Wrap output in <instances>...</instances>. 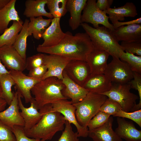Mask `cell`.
<instances>
[{"mask_svg": "<svg viewBox=\"0 0 141 141\" xmlns=\"http://www.w3.org/2000/svg\"><path fill=\"white\" fill-rule=\"evenodd\" d=\"M7 103L6 101L0 97V112L3 111L6 107Z\"/></svg>", "mask_w": 141, "mask_h": 141, "instance_id": "obj_46", "label": "cell"}, {"mask_svg": "<svg viewBox=\"0 0 141 141\" xmlns=\"http://www.w3.org/2000/svg\"><path fill=\"white\" fill-rule=\"evenodd\" d=\"M112 84L104 74H90L82 87L89 92L101 94L109 90Z\"/></svg>", "mask_w": 141, "mask_h": 141, "instance_id": "obj_21", "label": "cell"}, {"mask_svg": "<svg viewBox=\"0 0 141 141\" xmlns=\"http://www.w3.org/2000/svg\"><path fill=\"white\" fill-rule=\"evenodd\" d=\"M9 74L17 86V89L25 99V103H30L33 98L32 96L31 90L41 80L35 79L26 75L22 72L10 70Z\"/></svg>", "mask_w": 141, "mask_h": 141, "instance_id": "obj_11", "label": "cell"}, {"mask_svg": "<svg viewBox=\"0 0 141 141\" xmlns=\"http://www.w3.org/2000/svg\"><path fill=\"white\" fill-rule=\"evenodd\" d=\"M65 87L62 80L55 77L47 78L36 84L31 93L34 96L38 109L46 104L67 99L62 93Z\"/></svg>", "mask_w": 141, "mask_h": 141, "instance_id": "obj_3", "label": "cell"}, {"mask_svg": "<svg viewBox=\"0 0 141 141\" xmlns=\"http://www.w3.org/2000/svg\"><path fill=\"white\" fill-rule=\"evenodd\" d=\"M60 18H53L49 26L45 30L42 38L44 41L39 45L42 46L48 47L58 44L64 38L65 33L62 30L60 25Z\"/></svg>", "mask_w": 141, "mask_h": 141, "instance_id": "obj_18", "label": "cell"}, {"mask_svg": "<svg viewBox=\"0 0 141 141\" xmlns=\"http://www.w3.org/2000/svg\"><path fill=\"white\" fill-rule=\"evenodd\" d=\"M11 131L15 135L16 141H39L40 140L27 137L25 134L22 127L14 126Z\"/></svg>", "mask_w": 141, "mask_h": 141, "instance_id": "obj_41", "label": "cell"}, {"mask_svg": "<svg viewBox=\"0 0 141 141\" xmlns=\"http://www.w3.org/2000/svg\"><path fill=\"white\" fill-rule=\"evenodd\" d=\"M87 0H67L66 9L70 14L69 24L72 30L74 31L80 26L83 11Z\"/></svg>", "mask_w": 141, "mask_h": 141, "instance_id": "obj_23", "label": "cell"}, {"mask_svg": "<svg viewBox=\"0 0 141 141\" xmlns=\"http://www.w3.org/2000/svg\"><path fill=\"white\" fill-rule=\"evenodd\" d=\"M9 105L5 110L0 112V121L11 130L15 126L24 127L25 123L19 111L17 92L16 90L14 98Z\"/></svg>", "mask_w": 141, "mask_h": 141, "instance_id": "obj_13", "label": "cell"}, {"mask_svg": "<svg viewBox=\"0 0 141 141\" xmlns=\"http://www.w3.org/2000/svg\"><path fill=\"white\" fill-rule=\"evenodd\" d=\"M16 0H10L6 5L0 9V34L8 28L12 21H19L21 19L15 8Z\"/></svg>", "mask_w": 141, "mask_h": 141, "instance_id": "obj_26", "label": "cell"}, {"mask_svg": "<svg viewBox=\"0 0 141 141\" xmlns=\"http://www.w3.org/2000/svg\"><path fill=\"white\" fill-rule=\"evenodd\" d=\"M77 132L73 131L71 124L66 121L64 131L58 141H79Z\"/></svg>", "mask_w": 141, "mask_h": 141, "instance_id": "obj_36", "label": "cell"}, {"mask_svg": "<svg viewBox=\"0 0 141 141\" xmlns=\"http://www.w3.org/2000/svg\"><path fill=\"white\" fill-rule=\"evenodd\" d=\"M118 42H141V24L121 26L112 31Z\"/></svg>", "mask_w": 141, "mask_h": 141, "instance_id": "obj_22", "label": "cell"}, {"mask_svg": "<svg viewBox=\"0 0 141 141\" xmlns=\"http://www.w3.org/2000/svg\"><path fill=\"white\" fill-rule=\"evenodd\" d=\"M52 104L54 110L61 113L66 121L75 126L79 137L86 138L88 136V128L82 126L78 123L75 115V108L71 101L62 100Z\"/></svg>", "mask_w": 141, "mask_h": 141, "instance_id": "obj_9", "label": "cell"}, {"mask_svg": "<svg viewBox=\"0 0 141 141\" xmlns=\"http://www.w3.org/2000/svg\"><path fill=\"white\" fill-rule=\"evenodd\" d=\"M96 0H87L81 15V23H89L96 28L101 25L113 31V25L109 21V17L105 12L99 9L97 6Z\"/></svg>", "mask_w": 141, "mask_h": 141, "instance_id": "obj_8", "label": "cell"}, {"mask_svg": "<svg viewBox=\"0 0 141 141\" xmlns=\"http://www.w3.org/2000/svg\"><path fill=\"white\" fill-rule=\"evenodd\" d=\"M0 141H16L11 130L0 121Z\"/></svg>", "mask_w": 141, "mask_h": 141, "instance_id": "obj_40", "label": "cell"}, {"mask_svg": "<svg viewBox=\"0 0 141 141\" xmlns=\"http://www.w3.org/2000/svg\"><path fill=\"white\" fill-rule=\"evenodd\" d=\"M24 22L13 21L12 25L0 36V47L5 45H13L22 27Z\"/></svg>", "mask_w": 141, "mask_h": 141, "instance_id": "obj_28", "label": "cell"}, {"mask_svg": "<svg viewBox=\"0 0 141 141\" xmlns=\"http://www.w3.org/2000/svg\"><path fill=\"white\" fill-rule=\"evenodd\" d=\"M109 55L105 51L95 48L87 55L86 61L90 67L91 74H104Z\"/></svg>", "mask_w": 141, "mask_h": 141, "instance_id": "obj_17", "label": "cell"}, {"mask_svg": "<svg viewBox=\"0 0 141 141\" xmlns=\"http://www.w3.org/2000/svg\"><path fill=\"white\" fill-rule=\"evenodd\" d=\"M109 15L112 24L117 21H124L125 17H134L138 14L135 5L132 2H127L123 6L111 8L105 11Z\"/></svg>", "mask_w": 141, "mask_h": 141, "instance_id": "obj_24", "label": "cell"}, {"mask_svg": "<svg viewBox=\"0 0 141 141\" xmlns=\"http://www.w3.org/2000/svg\"><path fill=\"white\" fill-rule=\"evenodd\" d=\"M94 48L90 37L85 32L73 35L68 31L65 33L64 38L57 45L44 47L39 45L36 50L39 53L56 55L70 61H86L87 55Z\"/></svg>", "mask_w": 141, "mask_h": 141, "instance_id": "obj_1", "label": "cell"}, {"mask_svg": "<svg viewBox=\"0 0 141 141\" xmlns=\"http://www.w3.org/2000/svg\"><path fill=\"white\" fill-rule=\"evenodd\" d=\"M44 55L39 53L26 58V69L29 71L43 64Z\"/></svg>", "mask_w": 141, "mask_h": 141, "instance_id": "obj_37", "label": "cell"}, {"mask_svg": "<svg viewBox=\"0 0 141 141\" xmlns=\"http://www.w3.org/2000/svg\"><path fill=\"white\" fill-rule=\"evenodd\" d=\"M67 0H47L46 4L49 12L54 18H61L67 12L66 4Z\"/></svg>", "mask_w": 141, "mask_h": 141, "instance_id": "obj_31", "label": "cell"}, {"mask_svg": "<svg viewBox=\"0 0 141 141\" xmlns=\"http://www.w3.org/2000/svg\"><path fill=\"white\" fill-rule=\"evenodd\" d=\"M107 98L103 95L89 92L81 101L73 104L76 108L75 115L79 125L87 127L89 121L99 111Z\"/></svg>", "mask_w": 141, "mask_h": 141, "instance_id": "obj_5", "label": "cell"}, {"mask_svg": "<svg viewBox=\"0 0 141 141\" xmlns=\"http://www.w3.org/2000/svg\"><path fill=\"white\" fill-rule=\"evenodd\" d=\"M52 19H44L42 16L30 18L28 25V30L30 36L33 35L36 39L42 38L43 33L49 26Z\"/></svg>", "mask_w": 141, "mask_h": 141, "instance_id": "obj_27", "label": "cell"}, {"mask_svg": "<svg viewBox=\"0 0 141 141\" xmlns=\"http://www.w3.org/2000/svg\"><path fill=\"white\" fill-rule=\"evenodd\" d=\"M64 70L71 79L82 86L91 74L88 63L82 60L70 61Z\"/></svg>", "mask_w": 141, "mask_h": 141, "instance_id": "obj_12", "label": "cell"}, {"mask_svg": "<svg viewBox=\"0 0 141 141\" xmlns=\"http://www.w3.org/2000/svg\"><path fill=\"white\" fill-rule=\"evenodd\" d=\"M47 70L46 66L43 64L29 70L27 76L35 79L42 80Z\"/></svg>", "mask_w": 141, "mask_h": 141, "instance_id": "obj_42", "label": "cell"}, {"mask_svg": "<svg viewBox=\"0 0 141 141\" xmlns=\"http://www.w3.org/2000/svg\"><path fill=\"white\" fill-rule=\"evenodd\" d=\"M62 74L63 79L62 81L65 86L62 91L63 95L67 99H70L73 104L81 101L89 91L71 79L64 70Z\"/></svg>", "mask_w": 141, "mask_h": 141, "instance_id": "obj_16", "label": "cell"}, {"mask_svg": "<svg viewBox=\"0 0 141 141\" xmlns=\"http://www.w3.org/2000/svg\"><path fill=\"white\" fill-rule=\"evenodd\" d=\"M39 141H45V140L43 139H40Z\"/></svg>", "mask_w": 141, "mask_h": 141, "instance_id": "obj_49", "label": "cell"}, {"mask_svg": "<svg viewBox=\"0 0 141 141\" xmlns=\"http://www.w3.org/2000/svg\"><path fill=\"white\" fill-rule=\"evenodd\" d=\"M121 108L118 102L108 98L101 106L99 111L113 116Z\"/></svg>", "mask_w": 141, "mask_h": 141, "instance_id": "obj_35", "label": "cell"}, {"mask_svg": "<svg viewBox=\"0 0 141 141\" xmlns=\"http://www.w3.org/2000/svg\"><path fill=\"white\" fill-rule=\"evenodd\" d=\"M118 126L115 132L121 139L126 141H141V131L136 128L133 122L117 117Z\"/></svg>", "mask_w": 141, "mask_h": 141, "instance_id": "obj_20", "label": "cell"}, {"mask_svg": "<svg viewBox=\"0 0 141 141\" xmlns=\"http://www.w3.org/2000/svg\"><path fill=\"white\" fill-rule=\"evenodd\" d=\"M113 117L110 116L101 126L89 130L88 136L93 141H122L113 129Z\"/></svg>", "mask_w": 141, "mask_h": 141, "instance_id": "obj_19", "label": "cell"}, {"mask_svg": "<svg viewBox=\"0 0 141 141\" xmlns=\"http://www.w3.org/2000/svg\"><path fill=\"white\" fill-rule=\"evenodd\" d=\"M2 95V90L1 86L0 85V97H1Z\"/></svg>", "mask_w": 141, "mask_h": 141, "instance_id": "obj_48", "label": "cell"}, {"mask_svg": "<svg viewBox=\"0 0 141 141\" xmlns=\"http://www.w3.org/2000/svg\"><path fill=\"white\" fill-rule=\"evenodd\" d=\"M90 37L95 48L107 52L112 57L119 58L124 51L111 31L104 26L93 27L87 24L81 25Z\"/></svg>", "mask_w": 141, "mask_h": 141, "instance_id": "obj_4", "label": "cell"}, {"mask_svg": "<svg viewBox=\"0 0 141 141\" xmlns=\"http://www.w3.org/2000/svg\"><path fill=\"white\" fill-rule=\"evenodd\" d=\"M47 0H27L23 14L28 18L44 16L52 19L54 17L45 9Z\"/></svg>", "mask_w": 141, "mask_h": 141, "instance_id": "obj_25", "label": "cell"}, {"mask_svg": "<svg viewBox=\"0 0 141 141\" xmlns=\"http://www.w3.org/2000/svg\"><path fill=\"white\" fill-rule=\"evenodd\" d=\"M110 116L99 111L89 122L87 127L89 130L100 127L104 124Z\"/></svg>", "mask_w": 141, "mask_h": 141, "instance_id": "obj_34", "label": "cell"}, {"mask_svg": "<svg viewBox=\"0 0 141 141\" xmlns=\"http://www.w3.org/2000/svg\"><path fill=\"white\" fill-rule=\"evenodd\" d=\"M129 83L120 84L114 83L110 89L101 94L118 102L122 110L127 112L130 111L136 104L139 97L130 91Z\"/></svg>", "mask_w": 141, "mask_h": 141, "instance_id": "obj_6", "label": "cell"}, {"mask_svg": "<svg viewBox=\"0 0 141 141\" xmlns=\"http://www.w3.org/2000/svg\"><path fill=\"white\" fill-rule=\"evenodd\" d=\"M10 0H0V9L6 5Z\"/></svg>", "mask_w": 141, "mask_h": 141, "instance_id": "obj_47", "label": "cell"}, {"mask_svg": "<svg viewBox=\"0 0 141 141\" xmlns=\"http://www.w3.org/2000/svg\"><path fill=\"white\" fill-rule=\"evenodd\" d=\"M29 22V20L25 19L22 29L13 45L19 54L25 60L26 58L27 39L30 36L28 30V25Z\"/></svg>", "mask_w": 141, "mask_h": 141, "instance_id": "obj_29", "label": "cell"}, {"mask_svg": "<svg viewBox=\"0 0 141 141\" xmlns=\"http://www.w3.org/2000/svg\"><path fill=\"white\" fill-rule=\"evenodd\" d=\"M119 58L127 63L132 72L141 74V56L124 52Z\"/></svg>", "mask_w": 141, "mask_h": 141, "instance_id": "obj_32", "label": "cell"}, {"mask_svg": "<svg viewBox=\"0 0 141 141\" xmlns=\"http://www.w3.org/2000/svg\"><path fill=\"white\" fill-rule=\"evenodd\" d=\"M8 71L2 63L0 59V75L6 74H9Z\"/></svg>", "mask_w": 141, "mask_h": 141, "instance_id": "obj_45", "label": "cell"}, {"mask_svg": "<svg viewBox=\"0 0 141 141\" xmlns=\"http://www.w3.org/2000/svg\"><path fill=\"white\" fill-rule=\"evenodd\" d=\"M120 45L124 51L141 56V42H121Z\"/></svg>", "mask_w": 141, "mask_h": 141, "instance_id": "obj_39", "label": "cell"}, {"mask_svg": "<svg viewBox=\"0 0 141 141\" xmlns=\"http://www.w3.org/2000/svg\"><path fill=\"white\" fill-rule=\"evenodd\" d=\"M113 116L127 118L131 119L136 123L140 127H141V109L130 112H126L120 109Z\"/></svg>", "mask_w": 141, "mask_h": 141, "instance_id": "obj_38", "label": "cell"}, {"mask_svg": "<svg viewBox=\"0 0 141 141\" xmlns=\"http://www.w3.org/2000/svg\"><path fill=\"white\" fill-rule=\"evenodd\" d=\"M133 79L131 80L128 83L131 89H134L138 91L139 100V103L135 105L131 112L137 111L141 108V74L133 72Z\"/></svg>", "mask_w": 141, "mask_h": 141, "instance_id": "obj_33", "label": "cell"}, {"mask_svg": "<svg viewBox=\"0 0 141 141\" xmlns=\"http://www.w3.org/2000/svg\"><path fill=\"white\" fill-rule=\"evenodd\" d=\"M0 85L2 90L1 97L9 105L14 98V93L12 92V86L15 85L9 74L0 75Z\"/></svg>", "mask_w": 141, "mask_h": 141, "instance_id": "obj_30", "label": "cell"}, {"mask_svg": "<svg viewBox=\"0 0 141 141\" xmlns=\"http://www.w3.org/2000/svg\"><path fill=\"white\" fill-rule=\"evenodd\" d=\"M113 0H97L96 4L100 10L105 11L110 8L113 2Z\"/></svg>", "mask_w": 141, "mask_h": 141, "instance_id": "obj_43", "label": "cell"}, {"mask_svg": "<svg viewBox=\"0 0 141 141\" xmlns=\"http://www.w3.org/2000/svg\"><path fill=\"white\" fill-rule=\"evenodd\" d=\"M0 59L5 67L10 70L22 72L26 69V60L13 45H5L0 47Z\"/></svg>", "mask_w": 141, "mask_h": 141, "instance_id": "obj_10", "label": "cell"}, {"mask_svg": "<svg viewBox=\"0 0 141 141\" xmlns=\"http://www.w3.org/2000/svg\"><path fill=\"white\" fill-rule=\"evenodd\" d=\"M70 61L59 55L45 54L43 64L46 66L48 70L42 80L49 77H55L62 80L63 72Z\"/></svg>", "mask_w": 141, "mask_h": 141, "instance_id": "obj_14", "label": "cell"}, {"mask_svg": "<svg viewBox=\"0 0 141 141\" xmlns=\"http://www.w3.org/2000/svg\"><path fill=\"white\" fill-rule=\"evenodd\" d=\"M42 114L39 121L30 129L25 131L28 137L50 140L57 132L64 129L66 120L59 112L54 110L51 104H46L39 109Z\"/></svg>", "mask_w": 141, "mask_h": 141, "instance_id": "obj_2", "label": "cell"}, {"mask_svg": "<svg viewBox=\"0 0 141 141\" xmlns=\"http://www.w3.org/2000/svg\"><path fill=\"white\" fill-rule=\"evenodd\" d=\"M112 58L104 74L112 82L120 84L128 83L133 79V72L127 63L119 58Z\"/></svg>", "mask_w": 141, "mask_h": 141, "instance_id": "obj_7", "label": "cell"}, {"mask_svg": "<svg viewBox=\"0 0 141 141\" xmlns=\"http://www.w3.org/2000/svg\"><path fill=\"white\" fill-rule=\"evenodd\" d=\"M17 98L19 109L21 110L20 114L25 123L23 127L25 131L28 130L36 125L41 119L42 114L38 111L36 104L33 98L30 103V105L28 108L25 107L22 102V97L20 93L17 90Z\"/></svg>", "mask_w": 141, "mask_h": 141, "instance_id": "obj_15", "label": "cell"}, {"mask_svg": "<svg viewBox=\"0 0 141 141\" xmlns=\"http://www.w3.org/2000/svg\"><path fill=\"white\" fill-rule=\"evenodd\" d=\"M135 24H141V17H140L136 19L128 21L121 22L118 21L113 25L114 29H115L121 26H125V25H128Z\"/></svg>", "mask_w": 141, "mask_h": 141, "instance_id": "obj_44", "label": "cell"}]
</instances>
